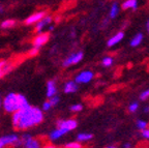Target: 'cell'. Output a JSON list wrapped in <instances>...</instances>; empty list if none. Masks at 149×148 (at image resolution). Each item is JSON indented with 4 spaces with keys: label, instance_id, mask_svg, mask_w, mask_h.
Masks as SVG:
<instances>
[{
    "label": "cell",
    "instance_id": "obj_20",
    "mask_svg": "<svg viewBox=\"0 0 149 148\" xmlns=\"http://www.w3.org/2000/svg\"><path fill=\"white\" fill-rule=\"evenodd\" d=\"M113 63H114V58L112 57V56H106V57L102 58V66H105V67L112 66Z\"/></svg>",
    "mask_w": 149,
    "mask_h": 148
},
{
    "label": "cell",
    "instance_id": "obj_2",
    "mask_svg": "<svg viewBox=\"0 0 149 148\" xmlns=\"http://www.w3.org/2000/svg\"><path fill=\"white\" fill-rule=\"evenodd\" d=\"M3 109L7 113H15L20 110L19 105V94L17 93H8L3 100Z\"/></svg>",
    "mask_w": 149,
    "mask_h": 148
},
{
    "label": "cell",
    "instance_id": "obj_9",
    "mask_svg": "<svg viewBox=\"0 0 149 148\" xmlns=\"http://www.w3.org/2000/svg\"><path fill=\"white\" fill-rule=\"evenodd\" d=\"M52 17L50 16H45L44 18L40 20V21H38L36 23V25H35V31L36 32H42V30H44V28H46L47 26L49 25V24L52 23Z\"/></svg>",
    "mask_w": 149,
    "mask_h": 148
},
{
    "label": "cell",
    "instance_id": "obj_10",
    "mask_svg": "<svg viewBox=\"0 0 149 148\" xmlns=\"http://www.w3.org/2000/svg\"><path fill=\"white\" fill-rule=\"evenodd\" d=\"M123 38H124V33L122 32V31H119V32H117L116 34H114L113 36L109 38V40H108V43H107L108 47L116 46V45H118Z\"/></svg>",
    "mask_w": 149,
    "mask_h": 148
},
{
    "label": "cell",
    "instance_id": "obj_11",
    "mask_svg": "<svg viewBox=\"0 0 149 148\" xmlns=\"http://www.w3.org/2000/svg\"><path fill=\"white\" fill-rule=\"evenodd\" d=\"M78 89H79V84H77L74 81H68L64 84V87H63V91L66 94L77 92Z\"/></svg>",
    "mask_w": 149,
    "mask_h": 148
},
{
    "label": "cell",
    "instance_id": "obj_34",
    "mask_svg": "<svg viewBox=\"0 0 149 148\" xmlns=\"http://www.w3.org/2000/svg\"><path fill=\"white\" fill-rule=\"evenodd\" d=\"M44 148H57V147L54 146V145H52V144H48V145H46Z\"/></svg>",
    "mask_w": 149,
    "mask_h": 148
},
{
    "label": "cell",
    "instance_id": "obj_21",
    "mask_svg": "<svg viewBox=\"0 0 149 148\" xmlns=\"http://www.w3.org/2000/svg\"><path fill=\"white\" fill-rule=\"evenodd\" d=\"M19 105H20V110L25 109V108H27V107L29 106L27 98H26L24 95L19 94Z\"/></svg>",
    "mask_w": 149,
    "mask_h": 148
},
{
    "label": "cell",
    "instance_id": "obj_1",
    "mask_svg": "<svg viewBox=\"0 0 149 148\" xmlns=\"http://www.w3.org/2000/svg\"><path fill=\"white\" fill-rule=\"evenodd\" d=\"M44 120V114L37 107L28 106L27 108L13 113V125L17 130L24 131L34 125H38Z\"/></svg>",
    "mask_w": 149,
    "mask_h": 148
},
{
    "label": "cell",
    "instance_id": "obj_7",
    "mask_svg": "<svg viewBox=\"0 0 149 148\" xmlns=\"http://www.w3.org/2000/svg\"><path fill=\"white\" fill-rule=\"evenodd\" d=\"M19 139V137L17 135H7V136H3L0 138V148H3L5 146L8 145H14L15 142H17Z\"/></svg>",
    "mask_w": 149,
    "mask_h": 148
},
{
    "label": "cell",
    "instance_id": "obj_5",
    "mask_svg": "<svg viewBox=\"0 0 149 148\" xmlns=\"http://www.w3.org/2000/svg\"><path fill=\"white\" fill-rule=\"evenodd\" d=\"M50 39V34L48 32H40L36 36L33 38L32 40V45L34 48H40L44 45H46L47 43L49 42Z\"/></svg>",
    "mask_w": 149,
    "mask_h": 148
},
{
    "label": "cell",
    "instance_id": "obj_12",
    "mask_svg": "<svg viewBox=\"0 0 149 148\" xmlns=\"http://www.w3.org/2000/svg\"><path fill=\"white\" fill-rule=\"evenodd\" d=\"M68 131L63 130V128H59V127H57L56 130H54L53 132L50 134L49 138L51 141H56V140L60 139L61 137H63L65 134H68Z\"/></svg>",
    "mask_w": 149,
    "mask_h": 148
},
{
    "label": "cell",
    "instance_id": "obj_18",
    "mask_svg": "<svg viewBox=\"0 0 149 148\" xmlns=\"http://www.w3.org/2000/svg\"><path fill=\"white\" fill-rule=\"evenodd\" d=\"M119 14V5L117 2H114L110 7V12H109V17L110 19H115Z\"/></svg>",
    "mask_w": 149,
    "mask_h": 148
},
{
    "label": "cell",
    "instance_id": "obj_38",
    "mask_svg": "<svg viewBox=\"0 0 149 148\" xmlns=\"http://www.w3.org/2000/svg\"><path fill=\"white\" fill-rule=\"evenodd\" d=\"M2 12H3V7L0 5V13H2Z\"/></svg>",
    "mask_w": 149,
    "mask_h": 148
},
{
    "label": "cell",
    "instance_id": "obj_4",
    "mask_svg": "<svg viewBox=\"0 0 149 148\" xmlns=\"http://www.w3.org/2000/svg\"><path fill=\"white\" fill-rule=\"evenodd\" d=\"M83 57H84L83 52H77V53H74V54H72V55L68 56L66 59H64L62 65L64 67H68V66H72V65L77 64V63L81 62L82 59H83Z\"/></svg>",
    "mask_w": 149,
    "mask_h": 148
},
{
    "label": "cell",
    "instance_id": "obj_29",
    "mask_svg": "<svg viewBox=\"0 0 149 148\" xmlns=\"http://www.w3.org/2000/svg\"><path fill=\"white\" fill-rule=\"evenodd\" d=\"M141 135H142V137L144 138V139L149 140V128L148 127H146L145 130L141 131Z\"/></svg>",
    "mask_w": 149,
    "mask_h": 148
},
{
    "label": "cell",
    "instance_id": "obj_23",
    "mask_svg": "<svg viewBox=\"0 0 149 148\" xmlns=\"http://www.w3.org/2000/svg\"><path fill=\"white\" fill-rule=\"evenodd\" d=\"M139 107H140L139 103H137V102L132 103V104L128 106V112H130V113H136V112L139 110Z\"/></svg>",
    "mask_w": 149,
    "mask_h": 148
},
{
    "label": "cell",
    "instance_id": "obj_6",
    "mask_svg": "<svg viewBox=\"0 0 149 148\" xmlns=\"http://www.w3.org/2000/svg\"><path fill=\"white\" fill-rule=\"evenodd\" d=\"M78 125V122L74 119H66V120H58L57 121V127L63 128V130L70 132L74 131Z\"/></svg>",
    "mask_w": 149,
    "mask_h": 148
},
{
    "label": "cell",
    "instance_id": "obj_36",
    "mask_svg": "<svg viewBox=\"0 0 149 148\" xmlns=\"http://www.w3.org/2000/svg\"><path fill=\"white\" fill-rule=\"evenodd\" d=\"M106 148H118L117 146H115V145H109V146H107Z\"/></svg>",
    "mask_w": 149,
    "mask_h": 148
},
{
    "label": "cell",
    "instance_id": "obj_28",
    "mask_svg": "<svg viewBox=\"0 0 149 148\" xmlns=\"http://www.w3.org/2000/svg\"><path fill=\"white\" fill-rule=\"evenodd\" d=\"M5 61H6V60L0 61V78H2V77L5 75V72H4V64H5Z\"/></svg>",
    "mask_w": 149,
    "mask_h": 148
},
{
    "label": "cell",
    "instance_id": "obj_22",
    "mask_svg": "<svg viewBox=\"0 0 149 148\" xmlns=\"http://www.w3.org/2000/svg\"><path fill=\"white\" fill-rule=\"evenodd\" d=\"M136 126H137L138 130L143 131L148 126V122H147L146 120H143V119H138V120L136 121Z\"/></svg>",
    "mask_w": 149,
    "mask_h": 148
},
{
    "label": "cell",
    "instance_id": "obj_19",
    "mask_svg": "<svg viewBox=\"0 0 149 148\" xmlns=\"http://www.w3.org/2000/svg\"><path fill=\"white\" fill-rule=\"evenodd\" d=\"M17 24L16 20H12V19H8V20H4L2 23L0 24V27L2 29H9V28L15 27Z\"/></svg>",
    "mask_w": 149,
    "mask_h": 148
},
{
    "label": "cell",
    "instance_id": "obj_31",
    "mask_svg": "<svg viewBox=\"0 0 149 148\" xmlns=\"http://www.w3.org/2000/svg\"><path fill=\"white\" fill-rule=\"evenodd\" d=\"M38 54V49L37 48H33V49H31L30 51H29V53H28V55L29 56H35V55H37Z\"/></svg>",
    "mask_w": 149,
    "mask_h": 148
},
{
    "label": "cell",
    "instance_id": "obj_16",
    "mask_svg": "<svg viewBox=\"0 0 149 148\" xmlns=\"http://www.w3.org/2000/svg\"><path fill=\"white\" fill-rule=\"evenodd\" d=\"M123 9H137L138 8V0H126L122 3Z\"/></svg>",
    "mask_w": 149,
    "mask_h": 148
},
{
    "label": "cell",
    "instance_id": "obj_8",
    "mask_svg": "<svg viewBox=\"0 0 149 148\" xmlns=\"http://www.w3.org/2000/svg\"><path fill=\"white\" fill-rule=\"evenodd\" d=\"M46 16V12H37L32 14L31 16H29L27 19L25 20L24 23L26 25H32V24H36L38 21H40L44 17Z\"/></svg>",
    "mask_w": 149,
    "mask_h": 148
},
{
    "label": "cell",
    "instance_id": "obj_25",
    "mask_svg": "<svg viewBox=\"0 0 149 148\" xmlns=\"http://www.w3.org/2000/svg\"><path fill=\"white\" fill-rule=\"evenodd\" d=\"M83 110V106L81 104H74L72 106H70V111L77 113V112H81Z\"/></svg>",
    "mask_w": 149,
    "mask_h": 148
},
{
    "label": "cell",
    "instance_id": "obj_30",
    "mask_svg": "<svg viewBox=\"0 0 149 148\" xmlns=\"http://www.w3.org/2000/svg\"><path fill=\"white\" fill-rule=\"evenodd\" d=\"M51 108H52V106L49 103V101H48V102H45L44 105H42V110H44V111H49Z\"/></svg>",
    "mask_w": 149,
    "mask_h": 148
},
{
    "label": "cell",
    "instance_id": "obj_39",
    "mask_svg": "<svg viewBox=\"0 0 149 148\" xmlns=\"http://www.w3.org/2000/svg\"><path fill=\"white\" fill-rule=\"evenodd\" d=\"M132 148H135V147H132Z\"/></svg>",
    "mask_w": 149,
    "mask_h": 148
},
{
    "label": "cell",
    "instance_id": "obj_15",
    "mask_svg": "<svg viewBox=\"0 0 149 148\" xmlns=\"http://www.w3.org/2000/svg\"><path fill=\"white\" fill-rule=\"evenodd\" d=\"M143 39H144V35H143L142 33H137V34L132 38V40H130V47L135 48V47L140 46V45L142 44Z\"/></svg>",
    "mask_w": 149,
    "mask_h": 148
},
{
    "label": "cell",
    "instance_id": "obj_35",
    "mask_svg": "<svg viewBox=\"0 0 149 148\" xmlns=\"http://www.w3.org/2000/svg\"><path fill=\"white\" fill-rule=\"evenodd\" d=\"M146 30H147V32L149 33V19H148V21H147V23H146Z\"/></svg>",
    "mask_w": 149,
    "mask_h": 148
},
{
    "label": "cell",
    "instance_id": "obj_13",
    "mask_svg": "<svg viewBox=\"0 0 149 148\" xmlns=\"http://www.w3.org/2000/svg\"><path fill=\"white\" fill-rule=\"evenodd\" d=\"M57 93V87H56V83L54 80H51V81L48 82L47 84V96L49 97H52L54 95H56Z\"/></svg>",
    "mask_w": 149,
    "mask_h": 148
},
{
    "label": "cell",
    "instance_id": "obj_33",
    "mask_svg": "<svg viewBox=\"0 0 149 148\" xmlns=\"http://www.w3.org/2000/svg\"><path fill=\"white\" fill-rule=\"evenodd\" d=\"M132 147H133V145L130 143H125L123 145V148H132Z\"/></svg>",
    "mask_w": 149,
    "mask_h": 148
},
{
    "label": "cell",
    "instance_id": "obj_26",
    "mask_svg": "<svg viewBox=\"0 0 149 148\" xmlns=\"http://www.w3.org/2000/svg\"><path fill=\"white\" fill-rule=\"evenodd\" d=\"M59 101H60V98H59V97L57 96V95H54V96L50 97L49 103L51 104V106H52V107H55L56 105H57V104L59 103Z\"/></svg>",
    "mask_w": 149,
    "mask_h": 148
},
{
    "label": "cell",
    "instance_id": "obj_17",
    "mask_svg": "<svg viewBox=\"0 0 149 148\" xmlns=\"http://www.w3.org/2000/svg\"><path fill=\"white\" fill-rule=\"evenodd\" d=\"M92 138H93V136L90 133H80L77 136V141L80 142V143H82V142H88V141H90Z\"/></svg>",
    "mask_w": 149,
    "mask_h": 148
},
{
    "label": "cell",
    "instance_id": "obj_3",
    "mask_svg": "<svg viewBox=\"0 0 149 148\" xmlns=\"http://www.w3.org/2000/svg\"><path fill=\"white\" fill-rule=\"evenodd\" d=\"M94 78V74L93 72L89 70H85V71H82L81 73L76 76L74 78V82L77 84H87L89 82H91Z\"/></svg>",
    "mask_w": 149,
    "mask_h": 148
},
{
    "label": "cell",
    "instance_id": "obj_27",
    "mask_svg": "<svg viewBox=\"0 0 149 148\" xmlns=\"http://www.w3.org/2000/svg\"><path fill=\"white\" fill-rule=\"evenodd\" d=\"M149 98V88L146 89V90L143 91L141 94H140V100L141 101H146Z\"/></svg>",
    "mask_w": 149,
    "mask_h": 148
},
{
    "label": "cell",
    "instance_id": "obj_24",
    "mask_svg": "<svg viewBox=\"0 0 149 148\" xmlns=\"http://www.w3.org/2000/svg\"><path fill=\"white\" fill-rule=\"evenodd\" d=\"M83 146H82V144L80 143V142H70V143L65 144L64 146H63V148H82Z\"/></svg>",
    "mask_w": 149,
    "mask_h": 148
},
{
    "label": "cell",
    "instance_id": "obj_37",
    "mask_svg": "<svg viewBox=\"0 0 149 148\" xmlns=\"http://www.w3.org/2000/svg\"><path fill=\"white\" fill-rule=\"evenodd\" d=\"M1 106H2V101H1V96H0V109H1Z\"/></svg>",
    "mask_w": 149,
    "mask_h": 148
},
{
    "label": "cell",
    "instance_id": "obj_14",
    "mask_svg": "<svg viewBox=\"0 0 149 148\" xmlns=\"http://www.w3.org/2000/svg\"><path fill=\"white\" fill-rule=\"evenodd\" d=\"M23 148H40V143L38 140L33 139L31 137L30 139H28L26 142L23 143Z\"/></svg>",
    "mask_w": 149,
    "mask_h": 148
},
{
    "label": "cell",
    "instance_id": "obj_32",
    "mask_svg": "<svg viewBox=\"0 0 149 148\" xmlns=\"http://www.w3.org/2000/svg\"><path fill=\"white\" fill-rule=\"evenodd\" d=\"M143 112H144L145 114H149V106L144 107V109H143Z\"/></svg>",
    "mask_w": 149,
    "mask_h": 148
}]
</instances>
